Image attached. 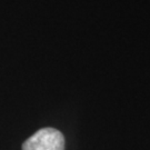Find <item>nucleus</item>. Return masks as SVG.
I'll return each mask as SVG.
<instances>
[{
    "instance_id": "1",
    "label": "nucleus",
    "mask_w": 150,
    "mask_h": 150,
    "mask_svg": "<svg viewBox=\"0 0 150 150\" xmlns=\"http://www.w3.org/2000/svg\"><path fill=\"white\" fill-rule=\"evenodd\" d=\"M22 150H64V137L54 128H42L28 138Z\"/></svg>"
}]
</instances>
